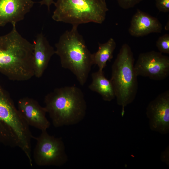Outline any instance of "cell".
<instances>
[{"instance_id": "cell-18", "label": "cell", "mask_w": 169, "mask_h": 169, "mask_svg": "<svg viewBox=\"0 0 169 169\" xmlns=\"http://www.w3.org/2000/svg\"><path fill=\"white\" fill-rule=\"evenodd\" d=\"M156 5L159 11L163 13L169 12V0H155Z\"/></svg>"}, {"instance_id": "cell-14", "label": "cell", "mask_w": 169, "mask_h": 169, "mask_svg": "<svg viewBox=\"0 0 169 169\" xmlns=\"http://www.w3.org/2000/svg\"><path fill=\"white\" fill-rule=\"evenodd\" d=\"M92 81L89 89L100 95L105 101H110L115 98L112 84L104 76L103 71L98 70L91 74Z\"/></svg>"}, {"instance_id": "cell-5", "label": "cell", "mask_w": 169, "mask_h": 169, "mask_svg": "<svg viewBox=\"0 0 169 169\" xmlns=\"http://www.w3.org/2000/svg\"><path fill=\"white\" fill-rule=\"evenodd\" d=\"M135 59L130 46L122 45L112 66L110 80L118 105L121 107L123 117L125 108L135 100L138 89L137 77L134 69Z\"/></svg>"}, {"instance_id": "cell-17", "label": "cell", "mask_w": 169, "mask_h": 169, "mask_svg": "<svg viewBox=\"0 0 169 169\" xmlns=\"http://www.w3.org/2000/svg\"><path fill=\"white\" fill-rule=\"evenodd\" d=\"M143 0H117L119 6L121 8L127 9L134 7Z\"/></svg>"}, {"instance_id": "cell-19", "label": "cell", "mask_w": 169, "mask_h": 169, "mask_svg": "<svg viewBox=\"0 0 169 169\" xmlns=\"http://www.w3.org/2000/svg\"><path fill=\"white\" fill-rule=\"evenodd\" d=\"M160 159L168 166L169 165V146L161 153Z\"/></svg>"}, {"instance_id": "cell-6", "label": "cell", "mask_w": 169, "mask_h": 169, "mask_svg": "<svg viewBox=\"0 0 169 169\" xmlns=\"http://www.w3.org/2000/svg\"><path fill=\"white\" fill-rule=\"evenodd\" d=\"M52 19L77 26L89 23L101 24L108 11L105 0H57Z\"/></svg>"}, {"instance_id": "cell-2", "label": "cell", "mask_w": 169, "mask_h": 169, "mask_svg": "<svg viewBox=\"0 0 169 169\" xmlns=\"http://www.w3.org/2000/svg\"><path fill=\"white\" fill-rule=\"evenodd\" d=\"M44 102L47 113L55 127L77 124L86 115L87 106L84 94L75 86L55 89L46 95Z\"/></svg>"}, {"instance_id": "cell-16", "label": "cell", "mask_w": 169, "mask_h": 169, "mask_svg": "<svg viewBox=\"0 0 169 169\" xmlns=\"http://www.w3.org/2000/svg\"><path fill=\"white\" fill-rule=\"evenodd\" d=\"M156 45L160 52L169 54V34L166 33L160 36L156 42Z\"/></svg>"}, {"instance_id": "cell-12", "label": "cell", "mask_w": 169, "mask_h": 169, "mask_svg": "<svg viewBox=\"0 0 169 169\" xmlns=\"http://www.w3.org/2000/svg\"><path fill=\"white\" fill-rule=\"evenodd\" d=\"M34 76L39 78L43 75L55 50L42 32L38 34L33 43Z\"/></svg>"}, {"instance_id": "cell-13", "label": "cell", "mask_w": 169, "mask_h": 169, "mask_svg": "<svg viewBox=\"0 0 169 169\" xmlns=\"http://www.w3.org/2000/svg\"><path fill=\"white\" fill-rule=\"evenodd\" d=\"M162 29V25L157 18L137 9L131 18L128 32L131 36L138 37L161 33Z\"/></svg>"}, {"instance_id": "cell-20", "label": "cell", "mask_w": 169, "mask_h": 169, "mask_svg": "<svg viewBox=\"0 0 169 169\" xmlns=\"http://www.w3.org/2000/svg\"><path fill=\"white\" fill-rule=\"evenodd\" d=\"M54 0H42L39 2V3L41 5H46L47 7L48 10L49 11L51 5L54 4Z\"/></svg>"}, {"instance_id": "cell-9", "label": "cell", "mask_w": 169, "mask_h": 169, "mask_svg": "<svg viewBox=\"0 0 169 169\" xmlns=\"http://www.w3.org/2000/svg\"><path fill=\"white\" fill-rule=\"evenodd\" d=\"M146 115L150 129L161 134L169 132V90L159 95L148 104Z\"/></svg>"}, {"instance_id": "cell-21", "label": "cell", "mask_w": 169, "mask_h": 169, "mask_svg": "<svg viewBox=\"0 0 169 169\" xmlns=\"http://www.w3.org/2000/svg\"><path fill=\"white\" fill-rule=\"evenodd\" d=\"M169 23V22H168ZM168 22H167V23H166V26H168ZM165 29L167 30H169V29L167 28V26H165Z\"/></svg>"}, {"instance_id": "cell-11", "label": "cell", "mask_w": 169, "mask_h": 169, "mask_svg": "<svg viewBox=\"0 0 169 169\" xmlns=\"http://www.w3.org/2000/svg\"><path fill=\"white\" fill-rule=\"evenodd\" d=\"M35 3L32 0H0V26L16 24L23 19Z\"/></svg>"}, {"instance_id": "cell-10", "label": "cell", "mask_w": 169, "mask_h": 169, "mask_svg": "<svg viewBox=\"0 0 169 169\" xmlns=\"http://www.w3.org/2000/svg\"><path fill=\"white\" fill-rule=\"evenodd\" d=\"M17 109L29 126L41 131L49 127L50 123L46 118V110L36 100L27 97L22 98L18 101Z\"/></svg>"}, {"instance_id": "cell-7", "label": "cell", "mask_w": 169, "mask_h": 169, "mask_svg": "<svg viewBox=\"0 0 169 169\" xmlns=\"http://www.w3.org/2000/svg\"><path fill=\"white\" fill-rule=\"evenodd\" d=\"M34 138L37 142L33 158L37 165L60 166L67 162L68 157L61 138L51 136L45 130Z\"/></svg>"}, {"instance_id": "cell-1", "label": "cell", "mask_w": 169, "mask_h": 169, "mask_svg": "<svg viewBox=\"0 0 169 169\" xmlns=\"http://www.w3.org/2000/svg\"><path fill=\"white\" fill-rule=\"evenodd\" d=\"M0 36V73L9 80L24 81L34 76L33 45L18 32Z\"/></svg>"}, {"instance_id": "cell-8", "label": "cell", "mask_w": 169, "mask_h": 169, "mask_svg": "<svg viewBox=\"0 0 169 169\" xmlns=\"http://www.w3.org/2000/svg\"><path fill=\"white\" fill-rule=\"evenodd\" d=\"M134 69L137 76L162 80L169 75V57L153 50L141 53L134 64Z\"/></svg>"}, {"instance_id": "cell-3", "label": "cell", "mask_w": 169, "mask_h": 169, "mask_svg": "<svg viewBox=\"0 0 169 169\" xmlns=\"http://www.w3.org/2000/svg\"><path fill=\"white\" fill-rule=\"evenodd\" d=\"M78 27L72 26L70 30L61 35L55 44V54L59 57L62 67L70 70L83 85L93 65L92 54L79 32Z\"/></svg>"}, {"instance_id": "cell-15", "label": "cell", "mask_w": 169, "mask_h": 169, "mask_svg": "<svg viewBox=\"0 0 169 169\" xmlns=\"http://www.w3.org/2000/svg\"><path fill=\"white\" fill-rule=\"evenodd\" d=\"M98 49L92 54L93 64L98 66L99 70L103 71L106 66L108 61H110L113 58V53L116 46V42L112 38H110L104 43H98Z\"/></svg>"}, {"instance_id": "cell-4", "label": "cell", "mask_w": 169, "mask_h": 169, "mask_svg": "<svg viewBox=\"0 0 169 169\" xmlns=\"http://www.w3.org/2000/svg\"><path fill=\"white\" fill-rule=\"evenodd\" d=\"M34 138L9 94L0 84V140L11 147H19L30 159Z\"/></svg>"}]
</instances>
